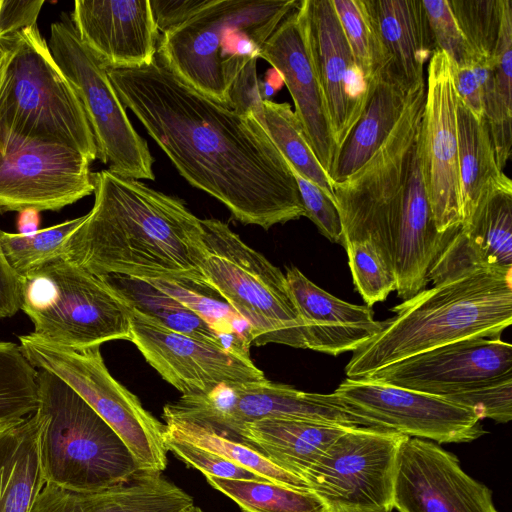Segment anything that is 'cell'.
Listing matches in <instances>:
<instances>
[{"label":"cell","instance_id":"cell-1","mask_svg":"<svg viewBox=\"0 0 512 512\" xmlns=\"http://www.w3.org/2000/svg\"><path fill=\"white\" fill-rule=\"evenodd\" d=\"M107 73L125 108L180 175L235 219L268 230L305 216L285 158L253 114L197 91L157 56L147 66Z\"/></svg>","mask_w":512,"mask_h":512},{"label":"cell","instance_id":"cell-2","mask_svg":"<svg viewBox=\"0 0 512 512\" xmlns=\"http://www.w3.org/2000/svg\"><path fill=\"white\" fill-rule=\"evenodd\" d=\"M94 205L66 243V257L106 278L205 281L201 219L174 196L108 169L92 173Z\"/></svg>","mask_w":512,"mask_h":512},{"label":"cell","instance_id":"cell-3","mask_svg":"<svg viewBox=\"0 0 512 512\" xmlns=\"http://www.w3.org/2000/svg\"><path fill=\"white\" fill-rule=\"evenodd\" d=\"M353 352L347 378L369 377L421 352L470 338H500L512 324V270H483L422 290Z\"/></svg>","mask_w":512,"mask_h":512},{"label":"cell","instance_id":"cell-4","mask_svg":"<svg viewBox=\"0 0 512 512\" xmlns=\"http://www.w3.org/2000/svg\"><path fill=\"white\" fill-rule=\"evenodd\" d=\"M297 0H211L159 39V60L185 83L228 105L241 70L259 58L266 40Z\"/></svg>","mask_w":512,"mask_h":512},{"label":"cell","instance_id":"cell-5","mask_svg":"<svg viewBox=\"0 0 512 512\" xmlns=\"http://www.w3.org/2000/svg\"><path fill=\"white\" fill-rule=\"evenodd\" d=\"M38 452L46 484L80 492L117 486L139 467L120 436L67 384L38 370Z\"/></svg>","mask_w":512,"mask_h":512},{"label":"cell","instance_id":"cell-6","mask_svg":"<svg viewBox=\"0 0 512 512\" xmlns=\"http://www.w3.org/2000/svg\"><path fill=\"white\" fill-rule=\"evenodd\" d=\"M11 46L0 92V152L41 141L75 149L92 163L97 146L84 108L38 26L21 30Z\"/></svg>","mask_w":512,"mask_h":512},{"label":"cell","instance_id":"cell-7","mask_svg":"<svg viewBox=\"0 0 512 512\" xmlns=\"http://www.w3.org/2000/svg\"><path fill=\"white\" fill-rule=\"evenodd\" d=\"M20 309L33 333L72 349L130 340L131 308L106 281L67 257L19 276Z\"/></svg>","mask_w":512,"mask_h":512},{"label":"cell","instance_id":"cell-8","mask_svg":"<svg viewBox=\"0 0 512 512\" xmlns=\"http://www.w3.org/2000/svg\"><path fill=\"white\" fill-rule=\"evenodd\" d=\"M205 256L202 272L246 321L251 345L277 343L306 349L304 327L285 274L217 219H201Z\"/></svg>","mask_w":512,"mask_h":512},{"label":"cell","instance_id":"cell-9","mask_svg":"<svg viewBox=\"0 0 512 512\" xmlns=\"http://www.w3.org/2000/svg\"><path fill=\"white\" fill-rule=\"evenodd\" d=\"M426 96V81L409 91L404 111L378 150L356 172L333 183L343 243L374 242L393 267L391 231L401 210Z\"/></svg>","mask_w":512,"mask_h":512},{"label":"cell","instance_id":"cell-10","mask_svg":"<svg viewBox=\"0 0 512 512\" xmlns=\"http://www.w3.org/2000/svg\"><path fill=\"white\" fill-rule=\"evenodd\" d=\"M18 338L30 364L74 390L120 436L141 470L163 473L167 467L165 424L110 374L100 346L72 349L33 332Z\"/></svg>","mask_w":512,"mask_h":512},{"label":"cell","instance_id":"cell-11","mask_svg":"<svg viewBox=\"0 0 512 512\" xmlns=\"http://www.w3.org/2000/svg\"><path fill=\"white\" fill-rule=\"evenodd\" d=\"M52 56L76 91L97 146V159L116 175L155 180L154 158L134 129L107 68L79 39L71 18L51 24L48 41Z\"/></svg>","mask_w":512,"mask_h":512},{"label":"cell","instance_id":"cell-12","mask_svg":"<svg viewBox=\"0 0 512 512\" xmlns=\"http://www.w3.org/2000/svg\"><path fill=\"white\" fill-rule=\"evenodd\" d=\"M404 435L369 427L346 429L304 476L327 512H390Z\"/></svg>","mask_w":512,"mask_h":512},{"label":"cell","instance_id":"cell-13","mask_svg":"<svg viewBox=\"0 0 512 512\" xmlns=\"http://www.w3.org/2000/svg\"><path fill=\"white\" fill-rule=\"evenodd\" d=\"M163 418L192 422L230 440H235L245 423L263 419L362 427L357 418L330 401L326 394L299 391L266 378L222 385L205 395H182L164 407Z\"/></svg>","mask_w":512,"mask_h":512},{"label":"cell","instance_id":"cell-14","mask_svg":"<svg viewBox=\"0 0 512 512\" xmlns=\"http://www.w3.org/2000/svg\"><path fill=\"white\" fill-rule=\"evenodd\" d=\"M327 398L375 428L442 443L471 442L486 433L470 409L372 378H346Z\"/></svg>","mask_w":512,"mask_h":512},{"label":"cell","instance_id":"cell-15","mask_svg":"<svg viewBox=\"0 0 512 512\" xmlns=\"http://www.w3.org/2000/svg\"><path fill=\"white\" fill-rule=\"evenodd\" d=\"M417 153L436 229L442 233L460 226L457 94L451 60L438 49L428 61Z\"/></svg>","mask_w":512,"mask_h":512},{"label":"cell","instance_id":"cell-16","mask_svg":"<svg viewBox=\"0 0 512 512\" xmlns=\"http://www.w3.org/2000/svg\"><path fill=\"white\" fill-rule=\"evenodd\" d=\"M91 162L67 146L23 141L0 152V213L57 211L94 192Z\"/></svg>","mask_w":512,"mask_h":512},{"label":"cell","instance_id":"cell-17","mask_svg":"<svg viewBox=\"0 0 512 512\" xmlns=\"http://www.w3.org/2000/svg\"><path fill=\"white\" fill-rule=\"evenodd\" d=\"M130 340L182 395H205L222 385L265 379L250 357L172 331L131 308Z\"/></svg>","mask_w":512,"mask_h":512},{"label":"cell","instance_id":"cell-18","mask_svg":"<svg viewBox=\"0 0 512 512\" xmlns=\"http://www.w3.org/2000/svg\"><path fill=\"white\" fill-rule=\"evenodd\" d=\"M393 508L399 512H498L492 491L469 476L438 443L404 436L398 450Z\"/></svg>","mask_w":512,"mask_h":512},{"label":"cell","instance_id":"cell-19","mask_svg":"<svg viewBox=\"0 0 512 512\" xmlns=\"http://www.w3.org/2000/svg\"><path fill=\"white\" fill-rule=\"evenodd\" d=\"M299 7L339 153L365 109L374 82L369 83L357 67L332 1L302 0Z\"/></svg>","mask_w":512,"mask_h":512},{"label":"cell","instance_id":"cell-20","mask_svg":"<svg viewBox=\"0 0 512 512\" xmlns=\"http://www.w3.org/2000/svg\"><path fill=\"white\" fill-rule=\"evenodd\" d=\"M512 373V345L500 338H470L410 356L369 377L444 397Z\"/></svg>","mask_w":512,"mask_h":512},{"label":"cell","instance_id":"cell-21","mask_svg":"<svg viewBox=\"0 0 512 512\" xmlns=\"http://www.w3.org/2000/svg\"><path fill=\"white\" fill-rule=\"evenodd\" d=\"M299 3L263 44L259 58L271 64L286 85L305 137L331 178L338 151Z\"/></svg>","mask_w":512,"mask_h":512},{"label":"cell","instance_id":"cell-22","mask_svg":"<svg viewBox=\"0 0 512 512\" xmlns=\"http://www.w3.org/2000/svg\"><path fill=\"white\" fill-rule=\"evenodd\" d=\"M70 18L107 69L140 68L156 57L160 36L149 0H76Z\"/></svg>","mask_w":512,"mask_h":512},{"label":"cell","instance_id":"cell-23","mask_svg":"<svg viewBox=\"0 0 512 512\" xmlns=\"http://www.w3.org/2000/svg\"><path fill=\"white\" fill-rule=\"evenodd\" d=\"M458 228L442 233L436 229L416 145L402 207L391 231L396 291L400 298L407 300L424 290L430 268Z\"/></svg>","mask_w":512,"mask_h":512},{"label":"cell","instance_id":"cell-24","mask_svg":"<svg viewBox=\"0 0 512 512\" xmlns=\"http://www.w3.org/2000/svg\"><path fill=\"white\" fill-rule=\"evenodd\" d=\"M285 276L303 322L306 349L333 356L354 352L383 328V321L374 320L371 307L331 295L298 268H287Z\"/></svg>","mask_w":512,"mask_h":512},{"label":"cell","instance_id":"cell-25","mask_svg":"<svg viewBox=\"0 0 512 512\" xmlns=\"http://www.w3.org/2000/svg\"><path fill=\"white\" fill-rule=\"evenodd\" d=\"M193 503L162 472L140 470L117 486L95 492L45 484L30 512H179Z\"/></svg>","mask_w":512,"mask_h":512},{"label":"cell","instance_id":"cell-26","mask_svg":"<svg viewBox=\"0 0 512 512\" xmlns=\"http://www.w3.org/2000/svg\"><path fill=\"white\" fill-rule=\"evenodd\" d=\"M389 71L407 90L426 81L436 49L422 0H370Z\"/></svg>","mask_w":512,"mask_h":512},{"label":"cell","instance_id":"cell-27","mask_svg":"<svg viewBox=\"0 0 512 512\" xmlns=\"http://www.w3.org/2000/svg\"><path fill=\"white\" fill-rule=\"evenodd\" d=\"M339 425L284 419L245 423L235 441L262 454L279 468L301 478L346 429Z\"/></svg>","mask_w":512,"mask_h":512},{"label":"cell","instance_id":"cell-28","mask_svg":"<svg viewBox=\"0 0 512 512\" xmlns=\"http://www.w3.org/2000/svg\"><path fill=\"white\" fill-rule=\"evenodd\" d=\"M409 91L387 70L375 79L362 115L339 150L333 183L348 178L378 150L400 119Z\"/></svg>","mask_w":512,"mask_h":512},{"label":"cell","instance_id":"cell-29","mask_svg":"<svg viewBox=\"0 0 512 512\" xmlns=\"http://www.w3.org/2000/svg\"><path fill=\"white\" fill-rule=\"evenodd\" d=\"M458 166L462 224L495 188L510 179L498 167L489 126L457 97Z\"/></svg>","mask_w":512,"mask_h":512},{"label":"cell","instance_id":"cell-30","mask_svg":"<svg viewBox=\"0 0 512 512\" xmlns=\"http://www.w3.org/2000/svg\"><path fill=\"white\" fill-rule=\"evenodd\" d=\"M45 484L34 412L0 430V512H30Z\"/></svg>","mask_w":512,"mask_h":512},{"label":"cell","instance_id":"cell-31","mask_svg":"<svg viewBox=\"0 0 512 512\" xmlns=\"http://www.w3.org/2000/svg\"><path fill=\"white\" fill-rule=\"evenodd\" d=\"M458 235L483 270H512V182L489 193Z\"/></svg>","mask_w":512,"mask_h":512},{"label":"cell","instance_id":"cell-32","mask_svg":"<svg viewBox=\"0 0 512 512\" xmlns=\"http://www.w3.org/2000/svg\"><path fill=\"white\" fill-rule=\"evenodd\" d=\"M512 3L504 0L499 41L493 56L484 103V117L495 150L498 167L503 171L512 146Z\"/></svg>","mask_w":512,"mask_h":512},{"label":"cell","instance_id":"cell-33","mask_svg":"<svg viewBox=\"0 0 512 512\" xmlns=\"http://www.w3.org/2000/svg\"><path fill=\"white\" fill-rule=\"evenodd\" d=\"M104 279L130 308L172 331L213 343L231 352L226 341L202 318L146 280L124 276H109Z\"/></svg>","mask_w":512,"mask_h":512},{"label":"cell","instance_id":"cell-34","mask_svg":"<svg viewBox=\"0 0 512 512\" xmlns=\"http://www.w3.org/2000/svg\"><path fill=\"white\" fill-rule=\"evenodd\" d=\"M146 281L202 318L226 341L232 353L250 357L251 336L248 324L206 281L186 278Z\"/></svg>","mask_w":512,"mask_h":512},{"label":"cell","instance_id":"cell-35","mask_svg":"<svg viewBox=\"0 0 512 512\" xmlns=\"http://www.w3.org/2000/svg\"><path fill=\"white\" fill-rule=\"evenodd\" d=\"M257 120L300 176L321 188L334 202L333 182L310 147L301 124L288 103L264 99Z\"/></svg>","mask_w":512,"mask_h":512},{"label":"cell","instance_id":"cell-36","mask_svg":"<svg viewBox=\"0 0 512 512\" xmlns=\"http://www.w3.org/2000/svg\"><path fill=\"white\" fill-rule=\"evenodd\" d=\"M164 434L214 452L256 474L265 481L301 490H309L301 478L279 468L258 451L239 441L230 440L203 426L188 421H165Z\"/></svg>","mask_w":512,"mask_h":512},{"label":"cell","instance_id":"cell-37","mask_svg":"<svg viewBox=\"0 0 512 512\" xmlns=\"http://www.w3.org/2000/svg\"><path fill=\"white\" fill-rule=\"evenodd\" d=\"M204 476L212 488L232 499L244 512H327L310 490L266 481Z\"/></svg>","mask_w":512,"mask_h":512},{"label":"cell","instance_id":"cell-38","mask_svg":"<svg viewBox=\"0 0 512 512\" xmlns=\"http://www.w3.org/2000/svg\"><path fill=\"white\" fill-rule=\"evenodd\" d=\"M354 61L369 83L389 69L370 0H331Z\"/></svg>","mask_w":512,"mask_h":512},{"label":"cell","instance_id":"cell-39","mask_svg":"<svg viewBox=\"0 0 512 512\" xmlns=\"http://www.w3.org/2000/svg\"><path fill=\"white\" fill-rule=\"evenodd\" d=\"M86 214L32 233H7L0 230V247L12 268L22 276L55 259L66 257V243L83 223Z\"/></svg>","mask_w":512,"mask_h":512},{"label":"cell","instance_id":"cell-40","mask_svg":"<svg viewBox=\"0 0 512 512\" xmlns=\"http://www.w3.org/2000/svg\"><path fill=\"white\" fill-rule=\"evenodd\" d=\"M38 369L19 344L0 341V422H17L32 415L38 405Z\"/></svg>","mask_w":512,"mask_h":512},{"label":"cell","instance_id":"cell-41","mask_svg":"<svg viewBox=\"0 0 512 512\" xmlns=\"http://www.w3.org/2000/svg\"><path fill=\"white\" fill-rule=\"evenodd\" d=\"M355 289L368 307L385 301L396 291L393 265L372 241L354 240L344 243Z\"/></svg>","mask_w":512,"mask_h":512},{"label":"cell","instance_id":"cell-42","mask_svg":"<svg viewBox=\"0 0 512 512\" xmlns=\"http://www.w3.org/2000/svg\"><path fill=\"white\" fill-rule=\"evenodd\" d=\"M455 20L481 62L493 63L504 0H448Z\"/></svg>","mask_w":512,"mask_h":512},{"label":"cell","instance_id":"cell-43","mask_svg":"<svg viewBox=\"0 0 512 512\" xmlns=\"http://www.w3.org/2000/svg\"><path fill=\"white\" fill-rule=\"evenodd\" d=\"M442 398L472 410L481 420L508 423L512 419V373L478 382Z\"/></svg>","mask_w":512,"mask_h":512},{"label":"cell","instance_id":"cell-44","mask_svg":"<svg viewBox=\"0 0 512 512\" xmlns=\"http://www.w3.org/2000/svg\"><path fill=\"white\" fill-rule=\"evenodd\" d=\"M422 3L435 48L449 57L452 66L462 68L484 63L479 60L465 39L448 0H422Z\"/></svg>","mask_w":512,"mask_h":512},{"label":"cell","instance_id":"cell-45","mask_svg":"<svg viewBox=\"0 0 512 512\" xmlns=\"http://www.w3.org/2000/svg\"><path fill=\"white\" fill-rule=\"evenodd\" d=\"M164 445L167 452L171 451L186 465L199 470L203 475L225 479L265 481L256 474L232 463L222 456L187 441L175 439L164 434Z\"/></svg>","mask_w":512,"mask_h":512},{"label":"cell","instance_id":"cell-46","mask_svg":"<svg viewBox=\"0 0 512 512\" xmlns=\"http://www.w3.org/2000/svg\"><path fill=\"white\" fill-rule=\"evenodd\" d=\"M288 167L296 181L305 216L328 240L342 245V225L335 202L317 185L300 176L290 165Z\"/></svg>","mask_w":512,"mask_h":512},{"label":"cell","instance_id":"cell-47","mask_svg":"<svg viewBox=\"0 0 512 512\" xmlns=\"http://www.w3.org/2000/svg\"><path fill=\"white\" fill-rule=\"evenodd\" d=\"M492 68L493 63H477L462 68L452 66L457 97L478 118L484 116L485 93Z\"/></svg>","mask_w":512,"mask_h":512},{"label":"cell","instance_id":"cell-48","mask_svg":"<svg viewBox=\"0 0 512 512\" xmlns=\"http://www.w3.org/2000/svg\"><path fill=\"white\" fill-rule=\"evenodd\" d=\"M257 59L248 62L236 77L228 97V106L243 115L256 118L262 111L263 97L256 72Z\"/></svg>","mask_w":512,"mask_h":512},{"label":"cell","instance_id":"cell-49","mask_svg":"<svg viewBox=\"0 0 512 512\" xmlns=\"http://www.w3.org/2000/svg\"><path fill=\"white\" fill-rule=\"evenodd\" d=\"M44 0H3L0 10V31L9 48L17 34L30 26L37 25V19Z\"/></svg>","mask_w":512,"mask_h":512},{"label":"cell","instance_id":"cell-50","mask_svg":"<svg viewBox=\"0 0 512 512\" xmlns=\"http://www.w3.org/2000/svg\"><path fill=\"white\" fill-rule=\"evenodd\" d=\"M211 0H149L158 31L164 33L192 17Z\"/></svg>","mask_w":512,"mask_h":512},{"label":"cell","instance_id":"cell-51","mask_svg":"<svg viewBox=\"0 0 512 512\" xmlns=\"http://www.w3.org/2000/svg\"><path fill=\"white\" fill-rule=\"evenodd\" d=\"M20 310L19 277L8 264L0 247V319Z\"/></svg>","mask_w":512,"mask_h":512},{"label":"cell","instance_id":"cell-52","mask_svg":"<svg viewBox=\"0 0 512 512\" xmlns=\"http://www.w3.org/2000/svg\"><path fill=\"white\" fill-rule=\"evenodd\" d=\"M40 221L39 211L26 209L19 212L18 228L19 233H32L38 230Z\"/></svg>","mask_w":512,"mask_h":512},{"label":"cell","instance_id":"cell-53","mask_svg":"<svg viewBox=\"0 0 512 512\" xmlns=\"http://www.w3.org/2000/svg\"><path fill=\"white\" fill-rule=\"evenodd\" d=\"M12 53V46H10L9 49L2 56H0V92L8 64L12 57Z\"/></svg>","mask_w":512,"mask_h":512},{"label":"cell","instance_id":"cell-54","mask_svg":"<svg viewBox=\"0 0 512 512\" xmlns=\"http://www.w3.org/2000/svg\"><path fill=\"white\" fill-rule=\"evenodd\" d=\"M2 1L3 0H0V10H1V6H2ZM8 49L9 48H7L5 42L2 39L1 31H0V56H2Z\"/></svg>","mask_w":512,"mask_h":512},{"label":"cell","instance_id":"cell-55","mask_svg":"<svg viewBox=\"0 0 512 512\" xmlns=\"http://www.w3.org/2000/svg\"><path fill=\"white\" fill-rule=\"evenodd\" d=\"M179 512H204L200 507L196 506L194 503Z\"/></svg>","mask_w":512,"mask_h":512},{"label":"cell","instance_id":"cell-56","mask_svg":"<svg viewBox=\"0 0 512 512\" xmlns=\"http://www.w3.org/2000/svg\"><path fill=\"white\" fill-rule=\"evenodd\" d=\"M21 421V420H20ZM19 422V421H17ZM17 422L7 423V422H0V430L6 429L12 425H14Z\"/></svg>","mask_w":512,"mask_h":512}]
</instances>
